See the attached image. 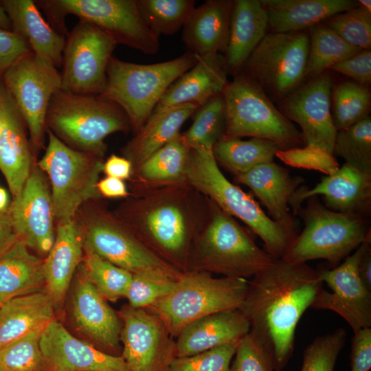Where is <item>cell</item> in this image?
Listing matches in <instances>:
<instances>
[{"mask_svg":"<svg viewBox=\"0 0 371 371\" xmlns=\"http://www.w3.org/2000/svg\"><path fill=\"white\" fill-rule=\"evenodd\" d=\"M71 313L77 328L102 350L119 351L120 317L82 273L75 286Z\"/></svg>","mask_w":371,"mask_h":371,"instance_id":"cell-23","label":"cell"},{"mask_svg":"<svg viewBox=\"0 0 371 371\" xmlns=\"http://www.w3.org/2000/svg\"><path fill=\"white\" fill-rule=\"evenodd\" d=\"M168 278L133 274L125 295L129 306L146 308L167 295L175 287L177 282Z\"/></svg>","mask_w":371,"mask_h":371,"instance_id":"cell-48","label":"cell"},{"mask_svg":"<svg viewBox=\"0 0 371 371\" xmlns=\"http://www.w3.org/2000/svg\"><path fill=\"white\" fill-rule=\"evenodd\" d=\"M198 107L196 104H189L154 110L144 126L122 148V154L131 161L133 170L179 135L184 122Z\"/></svg>","mask_w":371,"mask_h":371,"instance_id":"cell-32","label":"cell"},{"mask_svg":"<svg viewBox=\"0 0 371 371\" xmlns=\"http://www.w3.org/2000/svg\"><path fill=\"white\" fill-rule=\"evenodd\" d=\"M82 267L84 276L106 300L115 302L125 297L133 277L131 272L88 250Z\"/></svg>","mask_w":371,"mask_h":371,"instance_id":"cell-41","label":"cell"},{"mask_svg":"<svg viewBox=\"0 0 371 371\" xmlns=\"http://www.w3.org/2000/svg\"><path fill=\"white\" fill-rule=\"evenodd\" d=\"M30 52L22 37L13 31L0 29V78L15 61Z\"/></svg>","mask_w":371,"mask_h":371,"instance_id":"cell-51","label":"cell"},{"mask_svg":"<svg viewBox=\"0 0 371 371\" xmlns=\"http://www.w3.org/2000/svg\"><path fill=\"white\" fill-rule=\"evenodd\" d=\"M47 16L51 26L65 36L64 20L73 14L91 23L122 44L146 54H155L159 36L144 21L136 0H44L36 1Z\"/></svg>","mask_w":371,"mask_h":371,"instance_id":"cell-10","label":"cell"},{"mask_svg":"<svg viewBox=\"0 0 371 371\" xmlns=\"http://www.w3.org/2000/svg\"><path fill=\"white\" fill-rule=\"evenodd\" d=\"M45 285L43 261L18 240L0 256V306L6 301L39 291Z\"/></svg>","mask_w":371,"mask_h":371,"instance_id":"cell-35","label":"cell"},{"mask_svg":"<svg viewBox=\"0 0 371 371\" xmlns=\"http://www.w3.org/2000/svg\"><path fill=\"white\" fill-rule=\"evenodd\" d=\"M84 249L132 274L179 280L183 273L148 248L115 214L96 206L80 225Z\"/></svg>","mask_w":371,"mask_h":371,"instance_id":"cell-12","label":"cell"},{"mask_svg":"<svg viewBox=\"0 0 371 371\" xmlns=\"http://www.w3.org/2000/svg\"><path fill=\"white\" fill-rule=\"evenodd\" d=\"M83 250L82 232L75 218L58 224L53 246L43 261L45 291L54 306L65 298Z\"/></svg>","mask_w":371,"mask_h":371,"instance_id":"cell-28","label":"cell"},{"mask_svg":"<svg viewBox=\"0 0 371 371\" xmlns=\"http://www.w3.org/2000/svg\"><path fill=\"white\" fill-rule=\"evenodd\" d=\"M334 156L341 157L359 170L371 173V118L368 116L351 126L337 131Z\"/></svg>","mask_w":371,"mask_h":371,"instance_id":"cell-42","label":"cell"},{"mask_svg":"<svg viewBox=\"0 0 371 371\" xmlns=\"http://www.w3.org/2000/svg\"><path fill=\"white\" fill-rule=\"evenodd\" d=\"M97 189L100 196L107 198H124L129 194L124 181L111 177L99 180Z\"/></svg>","mask_w":371,"mask_h":371,"instance_id":"cell-54","label":"cell"},{"mask_svg":"<svg viewBox=\"0 0 371 371\" xmlns=\"http://www.w3.org/2000/svg\"><path fill=\"white\" fill-rule=\"evenodd\" d=\"M17 240L8 209L0 212V256L8 250Z\"/></svg>","mask_w":371,"mask_h":371,"instance_id":"cell-55","label":"cell"},{"mask_svg":"<svg viewBox=\"0 0 371 371\" xmlns=\"http://www.w3.org/2000/svg\"><path fill=\"white\" fill-rule=\"evenodd\" d=\"M35 331L0 348V371H50Z\"/></svg>","mask_w":371,"mask_h":371,"instance_id":"cell-43","label":"cell"},{"mask_svg":"<svg viewBox=\"0 0 371 371\" xmlns=\"http://www.w3.org/2000/svg\"><path fill=\"white\" fill-rule=\"evenodd\" d=\"M276 157L290 166L314 170L326 175L333 174L339 168L333 154L313 145L280 150Z\"/></svg>","mask_w":371,"mask_h":371,"instance_id":"cell-47","label":"cell"},{"mask_svg":"<svg viewBox=\"0 0 371 371\" xmlns=\"http://www.w3.org/2000/svg\"><path fill=\"white\" fill-rule=\"evenodd\" d=\"M0 29L12 31V25L10 19L3 6L0 3Z\"/></svg>","mask_w":371,"mask_h":371,"instance_id":"cell-57","label":"cell"},{"mask_svg":"<svg viewBox=\"0 0 371 371\" xmlns=\"http://www.w3.org/2000/svg\"><path fill=\"white\" fill-rule=\"evenodd\" d=\"M192 124L181 135L190 149L212 150L224 135L225 106L223 94L214 96L199 106L193 114Z\"/></svg>","mask_w":371,"mask_h":371,"instance_id":"cell-38","label":"cell"},{"mask_svg":"<svg viewBox=\"0 0 371 371\" xmlns=\"http://www.w3.org/2000/svg\"><path fill=\"white\" fill-rule=\"evenodd\" d=\"M223 94L225 127L222 139L261 138L276 142L285 149L304 144L301 132L247 76L236 74Z\"/></svg>","mask_w":371,"mask_h":371,"instance_id":"cell-9","label":"cell"},{"mask_svg":"<svg viewBox=\"0 0 371 371\" xmlns=\"http://www.w3.org/2000/svg\"><path fill=\"white\" fill-rule=\"evenodd\" d=\"M133 171V166L130 160L115 154L110 155L103 163L102 172L106 177L127 180L131 179Z\"/></svg>","mask_w":371,"mask_h":371,"instance_id":"cell-53","label":"cell"},{"mask_svg":"<svg viewBox=\"0 0 371 371\" xmlns=\"http://www.w3.org/2000/svg\"><path fill=\"white\" fill-rule=\"evenodd\" d=\"M63 53L61 90L100 95L115 41L95 25L80 21L66 36Z\"/></svg>","mask_w":371,"mask_h":371,"instance_id":"cell-15","label":"cell"},{"mask_svg":"<svg viewBox=\"0 0 371 371\" xmlns=\"http://www.w3.org/2000/svg\"><path fill=\"white\" fill-rule=\"evenodd\" d=\"M190 150L181 133L159 148L133 170V193L188 183Z\"/></svg>","mask_w":371,"mask_h":371,"instance_id":"cell-34","label":"cell"},{"mask_svg":"<svg viewBox=\"0 0 371 371\" xmlns=\"http://www.w3.org/2000/svg\"><path fill=\"white\" fill-rule=\"evenodd\" d=\"M48 144L38 166L51 185L55 219L58 224L74 219L86 201L100 197L97 189L102 157L74 149L47 129Z\"/></svg>","mask_w":371,"mask_h":371,"instance_id":"cell-11","label":"cell"},{"mask_svg":"<svg viewBox=\"0 0 371 371\" xmlns=\"http://www.w3.org/2000/svg\"><path fill=\"white\" fill-rule=\"evenodd\" d=\"M1 79L25 121L31 144L35 149L41 148L50 101L61 89L60 73L30 52L15 61Z\"/></svg>","mask_w":371,"mask_h":371,"instance_id":"cell-14","label":"cell"},{"mask_svg":"<svg viewBox=\"0 0 371 371\" xmlns=\"http://www.w3.org/2000/svg\"><path fill=\"white\" fill-rule=\"evenodd\" d=\"M229 72L223 54L198 56L196 63L168 87L154 110L189 104L201 106L223 94Z\"/></svg>","mask_w":371,"mask_h":371,"instance_id":"cell-24","label":"cell"},{"mask_svg":"<svg viewBox=\"0 0 371 371\" xmlns=\"http://www.w3.org/2000/svg\"><path fill=\"white\" fill-rule=\"evenodd\" d=\"M1 126H2V121H1V119L0 117V131H1Z\"/></svg>","mask_w":371,"mask_h":371,"instance_id":"cell-60","label":"cell"},{"mask_svg":"<svg viewBox=\"0 0 371 371\" xmlns=\"http://www.w3.org/2000/svg\"><path fill=\"white\" fill-rule=\"evenodd\" d=\"M39 344L50 371H129L122 356L75 337L56 319L42 332Z\"/></svg>","mask_w":371,"mask_h":371,"instance_id":"cell-21","label":"cell"},{"mask_svg":"<svg viewBox=\"0 0 371 371\" xmlns=\"http://www.w3.org/2000/svg\"><path fill=\"white\" fill-rule=\"evenodd\" d=\"M187 182L222 210L244 223L262 240L264 249L280 259L297 235L295 223L271 219L254 197L230 182L221 172L212 150L191 149Z\"/></svg>","mask_w":371,"mask_h":371,"instance_id":"cell-4","label":"cell"},{"mask_svg":"<svg viewBox=\"0 0 371 371\" xmlns=\"http://www.w3.org/2000/svg\"><path fill=\"white\" fill-rule=\"evenodd\" d=\"M315 196H322L324 205L332 211L368 218L371 173L344 164L333 174L324 177L313 188L300 186L289 202L293 214H297L303 201Z\"/></svg>","mask_w":371,"mask_h":371,"instance_id":"cell-20","label":"cell"},{"mask_svg":"<svg viewBox=\"0 0 371 371\" xmlns=\"http://www.w3.org/2000/svg\"><path fill=\"white\" fill-rule=\"evenodd\" d=\"M190 52L170 60L138 64L112 56L100 94L119 106L137 132L150 116L168 87L196 62Z\"/></svg>","mask_w":371,"mask_h":371,"instance_id":"cell-6","label":"cell"},{"mask_svg":"<svg viewBox=\"0 0 371 371\" xmlns=\"http://www.w3.org/2000/svg\"><path fill=\"white\" fill-rule=\"evenodd\" d=\"M249 324L239 308L216 312L185 326L177 336V357L194 355L239 341L249 332Z\"/></svg>","mask_w":371,"mask_h":371,"instance_id":"cell-25","label":"cell"},{"mask_svg":"<svg viewBox=\"0 0 371 371\" xmlns=\"http://www.w3.org/2000/svg\"><path fill=\"white\" fill-rule=\"evenodd\" d=\"M12 31L22 37L32 51L56 69L62 65L65 36L56 32L42 16L32 0H1Z\"/></svg>","mask_w":371,"mask_h":371,"instance_id":"cell-29","label":"cell"},{"mask_svg":"<svg viewBox=\"0 0 371 371\" xmlns=\"http://www.w3.org/2000/svg\"><path fill=\"white\" fill-rule=\"evenodd\" d=\"M133 194L115 215L159 257L182 273L188 271L207 199L188 183Z\"/></svg>","mask_w":371,"mask_h":371,"instance_id":"cell-2","label":"cell"},{"mask_svg":"<svg viewBox=\"0 0 371 371\" xmlns=\"http://www.w3.org/2000/svg\"><path fill=\"white\" fill-rule=\"evenodd\" d=\"M239 341L224 344L194 355L176 357L168 371H229Z\"/></svg>","mask_w":371,"mask_h":371,"instance_id":"cell-46","label":"cell"},{"mask_svg":"<svg viewBox=\"0 0 371 371\" xmlns=\"http://www.w3.org/2000/svg\"><path fill=\"white\" fill-rule=\"evenodd\" d=\"M308 31L309 49L305 81L362 50L348 44L324 23Z\"/></svg>","mask_w":371,"mask_h":371,"instance_id":"cell-37","label":"cell"},{"mask_svg":"<svg viewBox=\"0 0 371 371\" xmlns=\"http://www.w3.org/2000/svg\"><path fill=\"white\" fill-rule=\"evenodd\" d=\"M273 33L308 30L340 12L358 5L353 0H260Z\"/></svg>","mask_w":371,"mask_h":371,"instance_id":"cell-30","label":"cell"},{"mask_svg":"<svg viewBox=\"0 0 371 371\" xmlns=\"http://www.w3.org/2000/svg\"><path fill=\"white\" fill-rule=\"evenodd\" d=\"M9 199L6 190L0 188V212L7 210L9 207Z\"/></svg>","mask_w":371,"mask_h":371,"instance_id":"cell-58","label":"cell"},{"mask_svg":"<svg viewBox=\"0 0 371 371\" xmlns=\"http://www.w3.org/2000/svg\"><path fill=\"white\" fill-rule=\"evenodd\" d=\"M370 106L369 87L346 80L333 89L331 111L337 131L346 129L369 116Z\"/></svg>","mask_w":371,"mask_h":371,"instance_id":"cell-39","label":"cell"},{"mask_svg":"<svg viewBox=\"0 0 371 371\" xmlns=\"http://www.w3.org/2000/svg\"><path fill=\"white\" fill-rule=\"evenodd\" d=\"M358 5L371 12V1L370 0H359L357 1Z\"/></svg>","mask_w":371,"mask_h":371,"instance_id":"cell-59","label":"cell"},{"mask_svg":"<svg viewBox=\"0 0 371 371\" xmlns=\"http://www.w3.org/2000/svg\"><path fill=\"white\" fill-rule=\"evenodd\" d=\"M234 1L207 0L195 7L183 26L182 41L197 56L225 54Z\"/></svg>","mask_w":371,"mask_h":371,"instance_id":"cell-26","label":"cell"},{"mask_svg":"<svg viewBox=\"0 0 371 371\" xmlns=\"http://www.w3.org/2000/svg\"><path fill=\"white\" fill-rule=\"evenodd\" d=\"M0 117V170L14 198L30 176L33 167L32 153L25 121L1 78Z\"/></svg>","mask_w":371,"mask_h":371,"instance_id":"cell-22","label":"cell"},{"mask_svg":"<svg viewBox=\"0 0 371 371\" xmlns=\"http://www.w3.org/2000/svg\"><path fill=\"white\" fill-rule=\"evenodd\" d=\"M306 201L305 207L297 213L303 218L304 229L282 259L295 263L324 259L334 268L371 238L368 218L332 211L317 196Z\"/></svg>","mask_w":371,"mask_h":371,"instance_id":"cell-7","label":"cell"},{"mask_svg":"<svg viewBox=\"0 0 371 371\" xmlns=\"http://www.w3.org/2000/svg\"><path fill=\"white\" fill-rule=\"evenodd\" d=\"M122 322V357L129 371H168L177 357L176 344L166 324L146 308L124 306L119 313Z\"/></svg>","mask_w":371,"mask_h":371,"instance_id":"cell-16","label":"cell"},{"mask_svg":"<svg viewBox=\"0 0 371 371\" xmlns=\"http://www.w3.org/2000/svg\"><path fill=\"white\" fill-rule=\"evenodd\" d=\"M359 277L371 291V238L365 242V247L358 265Z\"/></svg>","mask_w":371,"mask_h":371,"instance_id":"cell-56","label":"cell"},{"mask_svg":"<svg viewBox=\"0 0 371 371\" xmlns=\"http://www.w3.org/2000/svg\"><path fill=\"white\" fill-rule=\"evenodd\" d=\"M280 150L285 148L276 142L261 138L222 139L214 146L212 154L218 166L236 177L260 164L273 161Z\"/></svg>","mask_w":371,"mask_h":371,"instance_id":"cell-36","label":"cell"},{"mask_svg":"<svg viewBox=\"0 0 371 371\" xmlns=\"http://www.w3.org/2000/svg\"><path fill=\"white\" fill-rule=\"evenodd\" d=\"M323 283L317 269L282 258L248 282L239 309L249 324V333L267 353L275 370H282L292 356L298 322Z\"/></svg>","mask_w":371,"mask_h":371,"instance_id":"cell-1","label":"cell"},{"mask_svg":"<svg viewBox=\"0 0 371 371\" xmlns=\"http://www.w3.org/2000/svg\"><path fill=\"white\" fill-rule=\"evenodd\" d=\"M323 23L348 44L361 49H370V11L358 5L334 15Z\"/></svg>","mask_w":371,"mask_h":371,"instance_id":"cell-44","label":"cell"},{"mask_svg":"<svg viewBox=\"0 0 371 371\" xmlns=\"http://www.w3.org/2000/svg\"><path fill=\"white\" fill-rule=\"evenodd\" d=\"M136 3L144 21L158 36L178 32L195 8L194 0H136Z\"/></svg>","mask_w":371,"mask_h":371,"instance_id":"cell-40","label":"cell"},{"mask_svg":"<svg viewBox=\"0 0 371 371\" xmlns=\"http://www.w3.org/2000/svg\"><path fill=\"white\" fill-rule=\"evenodd\" d=\"M332 78L325 71L304 81L279 101L277 107L300 126L305 145L320 147L333 155L337 131L332 117Z\"/></svg>","mask_w":371,"mask_h":371,"instance_id":"cell-17","label":"cell"},{"mask_svg":"<svg viewBox=\"0 0 371 371\" xmlns=\"http://www.w3.org/2000/svg\"><path fill=\"white\" fill-rule=\"evenodd\" d=\"M234 181L250 188L271 219L284 223H294L289 202L302 183V177L291 176L287 169L272 161L234 177Z\"/></svg>","mask_w":371,"mask_h":371,"instance_id":"cell-27","label":"cell"},{"mask_svg":"<svg viewBox=\"0 0 371 371\" xmlns=\"http://www.w3.org/2000/svg\"><path fill=\"white\" fill-rule=\"evenodd\" d=\"M54 304L46 291L13 297L0 306V348L35 331H43L54 320Z\"/></svg>","mask_w":371,"mask_h":371,"instance_id":"cell-33","label":"cell"},{"mask_svg":"<svg viewBox=\"0 0 371 371\" xmlns=\"http://www.w3.org/2000/svg\"><path fill=\"white\" fill-rule=\"evenodd\" d=\"M363 87L371 85V50L362 49L330 67Z\"/></svg>","mask_w":371,"mask_h":371,"instance_id":"cell-50","label":"cell"},{"mask_svg":"<svg viewBox=\"0 0 371 371\" xmlns=\"http://www.w3.org/2000/svg\"><path fill=\"white\" fill-rule=\"evenodd\" d=\"M350 371H369L371 368V328L354 333L351 344Z\"/></svg>","mask_w":371,"mask_h":371,"instance_id":"cell-52","label":"cell"},{"mask_svg":"<svg viewBox=\"0 0 371 371\" xmlns=\"http://www.w3.org/2000/svg\"><path fill=\"white\" fill-rule=\"evenodd\" d=\"M69 146L102 157L105 138L131 129L124 112L101 95L58 91L47 113L46 127Z\"/></svg>","mask_w":371,"mask_h":371,"instance_id":"cell-5","label":"cell"},{"mask_svg":"<svg viewBox=\"0 0 371 371\" xmlns=\"http://www.w3.org/2000/svg\"><path fill=\"white\" fill-rule=\"evenodd\" d=\"M229 371H274L271 359L249 334L239 341Z\"/></svg>","mask_w":371,"mask_h":371,"instance_id":"cell-49","label":"cell"},{"mask_svg":"<svg viewBox=\"0 0 371 371\" xmlns=\"http://www.w3.org/2000/svg\"><path fill=\"white\" fill-rule=\"evenodd\" d=\"M267 13L260 0H235L225 58L229 71L238 74L266 35Z\"/></svg>","mask_w":371,"mask_h":371,"instance_id":"cell-31","label":"cell"},{"mask_svg":"<svg viewBox=\"0 0 371 371\" xmlns=\"http://www.w3.org/2000/svg\"><path fill=\"white\" fill-rule=\"evenodd\" d=\"M248 280L238 278H215L211 273L188 271L174 289L146 308L159 316L171 335L177 337L189 323L205 315L239 308L244 300Z\"/></svg>","mask_w":371,"mask_h":371,"instance_id":"cell-8","label":"cell"},{"mask_svg":"<svg viewBox=\"0 0 371 371\" xmlns=\"http://www.w3.org/2000/svg\"><path fill=\"white\" fill-rule=\"evenodd\" d=\"M308 31L266 34L239 73L256 82L278 102L305 81Z\"/></svg>","mask_w":371,"mask_h":371,"instance_id":"cell-13","label":"cell"},{"mask_svg":"<svg viewBox=\"0 0 371 371\" xmlns=\"http://www.w3.org/2000/svg\"><path fill=\"white\" fill-rule=\"evenodd\" d=\"M366 241L337 267L331 269H317L322 280L328 284L331 291L322 289L311 306L339 314L348 322L353 333L371 327V291L361 281L358 271Z\"/></svg>","mask_w":371,"mask_h":371,"instance_id":"cell-18","label":"cell"},{"mask_svg":"<svg viewBox=\"0 0 371 371\" xmlns=\"http://www.w3.org/2000/svg\"><path fill=\"white\" fill-rule=\"evenodd\" d=\"M346 336V330L339 328L317 337L304 350L301 371H334Z\"/></svg>","mask_w":371,"mask_h":371,"instance_id":"cell-45","label":"cell"},{"mask_svg":"<svg viewBox=\"0 0 371 371\" xmlns=\"http://www.w3.org/2000/svg\"><path fill=\"white\" fill-rule=\"evenodd\" d=\"M206 199L205 214L192 244L188 271L247 280L274 262L234 217Z\"/></svg>","mask_w":371,"mask_h":371,"instance_id":"cell-3","label":"cell"},{"mask_svg":"<svg viewBox=\"0 0 371 371\" xmlns=\"http://www.w3.org/2000/svg\"><path fill=\"white\" fill-rule=\"evenodd\" d=\"M14 232L19 240L47 255L55 240V219L51 191L43 172L33 166L19 194L8 207Z\"/></svg>","mask_w":371,"mask_h":371,"instance_id":"cell-19","label":"cell"}]
</instances>
